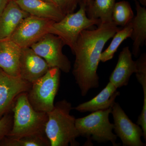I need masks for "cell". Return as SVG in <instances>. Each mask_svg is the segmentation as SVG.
I'll return each instance as SVG.
<instances>
[{
	"mask_svg": "<svg viewBox=\"0 0 146 146\" xmlns=\"http://www.w3.org/2000/svg\"><path fill=\"white\" fill-rule=\"evenodd\" d=\"M120 28L113 22L101 23L94 30L80 34L72 52L75 56L72 73L82 96L99 86L97 74L101 54L108 41Z\"/></svg>",
	"mask_w": 146,
	"mask_h": 146,
	"instance_id": "1",
	"label": "cell"
},
{
	"mask_svg": "<svg viewBox=\"0 0 146 146\" xmlns=\"http://www.w3.org/2000/svg\"><path fill=\"white\" fill-rule=\"evenodd\" d=\"M73 109L70 103L66 100L57 102L48 112L45 133L50 146L79 145L76 138L79 137L75 125L76 118L70 115Z\"/></svg>",
	"mask_w": 146,
	"mask_h": 146,
	"instance_id": "2",
	"label": "cell"
},
{
	"mask_svg": "<svg viewBox=\"0 0 146 146\" xmlns=\"http://www.w3.org/2000/svg\"><path fill=\"white\" fill-rule=\"evenodd\" d=\"M27 93L18 95L14 102L12 106L13 123L7 136L17 138L45 133L48 114L36 111L33 108L29 102Z\"/></svg>",
	"mask_w": 146,
	"mask_h": 146,
	"instance_id": "3",
	"label": "cell"
},
{
	"mask_svg": "<svg viewBox=\"0 0 146 146\" xmlns=\"http://www.w3.org/2000/svg\"><path fill=\"white\" fill-rule=\"evenodd\" d=\"M111 110L112 108L95 111L86 117L76 119L79 135L87 138L85 145H92V141L98 143L110 142L113 146L120 145L116 143L117 136L113 132L114 124L109 121Z\"/></svg>",
	"mask_w": 146,
	"mask_h": 146,
	"instance_id": "4",
	"label": "cell"
},
{
	"mask_svg": "<svg viewBox=\"0 0 146 146\" xmlns=\"http://www.w3.org/2000/svg\"><path fill=\"white\" fill-rule=\"evenodd\" d=\"M79 5L80 9L77 12L67 14L62 20L54 22L49 31V33L60 37L64 44L70 47L72 52L82 32L101 23L99 19L88 17L84 2H82Z\"/></svg>",
	"mask_w": 146,
	"mask_h": 146,
	"instance_id": "5",
	"label": "cell"
},
{
	"mask_svg": "<svg viewBox=\"0 0 146 146\" xmlns=\"http://www.w3.org/2000/svg\"><path fill=\"white\" fill-rule=\"evenodd\" d=\"M60 76L58 68H51L32 84L27 94L30 103L36 111L48 113L53 109L55 98L60 85Z\"/></svg>",
	"mask_w": 146,
	"mask_h": 146,
	"instance_id": "6",
	"label": "cell"
},
{
	"mask_svg": "<svg viewBox=\"0 0 146 146\" xmlns=\"http://www.w3.org/2000/svg\"><path fill=\"white\" fill-rule=\"evenodd\" d=\"M64 46L60 37L48 33L30 48L45 60L50 68H57L60 71L68 73L71 69V63L68 57L63 53Z\"/></svg>",
	"mask_w": 146,
	"mask_h": 146,
	"instance_id": "7",
	"label": "cell"
},
{
	"mask_svg": "<svg viewBox=\"0 0 146 146\" xmlns=\"http://www.w3.org/2000/svg\"><path fill=\"white\" fill-rule=\"evenodd\" d=\"M54 21L29 15L24 19L9 39L21 48L30 47L49 33Z\"/></svg>",
	"mask_w": 146,
	"mask_h": 146,
	"instance_id": "8",
	"label": "cell"
},
{
	"mask_svg": "<svg viewBox=\"0 0 146 146\" xmlns=\"http://www.w3.org/2000/svg\"><path fill=\"white\" fill-rule=\"evenodd\" d=\"M111 114L114 119V131L122 142L123 146H145L141 140L143 137L142 128L133 123L118 103L115 102Z\"/></svg>",
	"mask_w": 146,
	"mask_h": 146,
	"instance_id": "9",
	"label": "cell"
},
{
	"mask_svg": "<svg viewBox=\"0 0 146 146\" xmlns=\"http://www.w3.org/2000/svg\"><path fill=\"white\" fill-rule=\"evenodd\" d=\"M31 85L21 77L9 75L0 69V117L12 107L18 95L28 92Z\"/></svg>",
	"mask_w": 146,
	"mask_h": 146,
	"instance_id": "10",
	"label": "cell"
},
{
	"mask_svg": "<svg viewBox=\"0 0 146 146\" xmlns=\"http://www.w3.org/2000/svg\"><path fill=\"white\" fill-rule=\"evenodd\" d=\"M50 68L47 62L30 47L21 48L19 60L20 76L32 84Z\"/></svg>",
	"mask_w": 146,
	"mask_h": 146,
	"instance_id": "11",
	"label": "cell"
},
{
	"mask_svg": "<svg viewBox=\"0 0 146 146\" xmlns=\"http://www.w3.org/2000/svg\"><path fill=\"white\" fill-rule=\"evenodd\" d=\"M29 15L15 1H9L0 16V41L9 39L21 22Z\"/></svg>",
	"mask_w": 146,
	"mask_h": 146,
	"instance_id": "12",
	"label": "cell"
},
{
	"mask_svg": "<svg viewBox=\"0 0 146 146\" xmlns=\"http://www.w3.org/2000/svg\"><path fill=\"white\" fill-rule=\"evenodd\" d=\"M136 71V61L132 59V53L129 47H124L119 54L117 63L110 76L109 82L117 89L127 86L131 76Z\"/></svg>",
	"mask_w": 146,
	"mask_h": 146,
	"instance_id": "13",
	"label": "cell"
},
{
	"mask_svg": "<svg viewBox=\"0 0 146 146\" xmlns=\"http://www.w3.org/2000/svg\"><path fill=\"white\" fill-rule=\"evenodd\" d=\"M15 1L21 9L31 16L55 22L62 20L65 16L54 4L42 0H16Z\"/></svg>",
	"mask_w": 146,
	"mask_h": 146,
	"instance_id": "14",
	"label": "cell"
},
{
	"mask_svg": "<svg viewBox=\"0 0 146 146\" xmlns=\"http://www.w3.org/2000/svg\"><path fill=\"white\" fill-rule=\"evenodd\" d=\"M21 48L9 39L0 41V69L9 75L20 76Z\"/></svg>",
	"mask_w": 146,
	"mask_h": 146,
	"instance_id": "15",
	"label": "cell"
},
{
	"mask_svg": "<svg viewBox=\"0 0 146 146\" xmlns=\"http://www.w3.org/2000/svg\"><path fill=\"white\" fill-rule=\"evenodd\" d=\"M119 91L110 82L94 98L79 105L74 109L80 112H94L111 108Z\"/></svg>",
	"mask_w": 146,
	"mask_h": 146,
	"instance_id": "16",
	"label": "cell"
},
{
	"mask_svg": "<svg viewBox=\"0 0 146 146\" xmlns=\"http://www.w3.org/2000/svg\"><path fill=\"white\" fill-rule=\"evenodd\" d=\"M136 15L131 21L132 32L130 38L133 41L132 54L136 57L140 54V48L146 41V9L141 6L138 0H134Z\"/></svg>",
	"mask_w": 146,
	"mask_h": 146,
	"instance_id": "17",
	"label": "cell"
},
{
	"mask_svg": "<svg viewBox=\"0 0 146 146\" xmlns=\"http://www.w3.org/2000/svg\"><path fill=\"white\" fill-rule=\"evenodd\" d=\"M116 0H92L86 6L89 18L99 19L101 23L112 22V14Z\"/></svg>",
	"mask_w": 146,
	"mask_h": 146,
	"instance_id": "18",
	"label": "cell"
},
{
	"mask_svg": "<svg viewBox=\"0 0 146 146\" xmlns=\"http://www.w3.org/2000/svg\"><path fill=\"white\" fill-rule=\"evenodd\" d=\"M136 78L143 88L144 102L143 109L138 117L137 125L141 126L143 132L146 131V54H143L136 61Z\"/></svg>",
	"mask_w": 146,
	"mask_h": 146,
	"instance_id": "19",
	"label": "cell"
},
{
	"mask_svg": "<svg viewBox=\"0 0 146 146\" xmlns=\"http://www.w3.org/2000/svg\"><path fill=\"white\" fill-rule=\"evenodd\" d=\"M132 32V25L131 22L116 32L113 36L110 44L106 50L102 52L100 60L102 62H107L112 59L120 45L125 39L130 37Z\"/></svg>",
	"mask_w": 146,
	"mask_h": 146,
	"instance_id": "20",
	"label": "cell"
},
{
	"mask_svg": "<svg viewBox=\"0 0 146 146\" xmlns=\"http://www.w3.org/2000/svg\"><path fill=\"white\" fill-rule=\"evenodd\" d=\"M4 145L7 146H50L49 140L45 133L17 138L7 136Z\"/></svg>",
	"mask_w": 146,
	"mask_h": 146,
	"instance_id": "21",
	"label": "cell"
},
{
	"mask_svg": "<svg viewBox=\"0 0 146 146\" xmlns=\"http://www.w3.org/2000/svg\"><path fill=\"white\" fill-rule=\"evenodd\" d=\"M134 17V13L129 2L121 1L115 3L112 14V21L117 26L124 27Z\"/></svg>",
	"mask_w": 146,
	"mask_h": 146,
	"instance_id": "22",
	"label": "cell"
},
{
	"mask_svg": "<svg viewBox=\"0 0 146 146\" xmlns=\"http://www.w3.org/2000/svg\"><path fill=\"white\" fill-rule=\"evenodd\" d=\"M55 5L65 15L74 12L83 0H53Z\"/></svg>",
	"mask_w": 146,
	"mask_h": 146,
	"instance_id": "23",
	"label": "cell"
},
{
	"mask_svg": "<svg viewBox=\"0 0 146 146\" xmlns=\"http://www.w3.org/2000/svg\"><path fill=\"white\" fill-rule=\"evenodd\" d=\"M12 124V118L10 116H5L0 119V141L8 135Z\"/></svg>",
	"mask_w": 146,
	"mask_h": 146,
	"instance_id": "24",
	"label": "cell"
},
{
	"mask_svg": "<svg viewBox=\"0 0 146 146\" xmlns=\"http://www.w3.org/2000/svg\"><path fill=\"white\" fill-rule=\"evenodd\" d=\"M9 0H0V16L8 3Z\"/></svg>",
	"mask_w": 146,
	"mask_h": 146,
	"instance_id": "25",
	"label": "cell"
},
{
	"mask_svg": "<svg viewBox=\"0 0 146 146\" xmlns=\"http://www.w3.org/2000/svg\"><path fill=\"white\" fill-rule=\"evenodd\" d=\"M138 2L141 4L144 7L146 6V0H138Z\"/></svg>",
	"mask_w": 146,
	"mask_h": 146,
	"instance_id": "26",
	"label": "cell"
},
{
	"mask_svg": "<svg viewBox=\"0 0 146 146\" xmlns=\"http://www.w3.org/2000/svg\"><path fill=\"white\" fill-rule=\"evenodd\" d=\"M83 1L86 4V6H87V5L90 4V3H91L92 0H83Z\"/></svg>",
	"mask_w": 146,
	"mask_h": 146,
	"instance_id": "27",
	"label": "cell"
},
{
	"mask_svg": "<svg viewBox=\"0 0 146 146\" xmlns=\"http://www.w3.org/2000/svg\"><path fill=\"white\" fill-rule=\"evenodd\" d=\"M42 1H45L47 2H48L50 3H51L54 4L53 0H42Z\"/></svg>",
	"mask_w": 146,
	"mask_h": 146,
	"instance_id": "28",
	"label": "cell"
},
{
	"mask_svg": "<svg viewBox=\"0 0 146 146\" xmlns=\"http://www.w3.org/2000/svg\"><path fill=\"white\" fill-rule=\"evenodd\" d=\"M9 1H16V0H9Z\"/></svg>",
	"mask_w": 146,
	"mask_h": 146,
	"instance_id": "29",
	"label": "cell"
}]
</instances>
